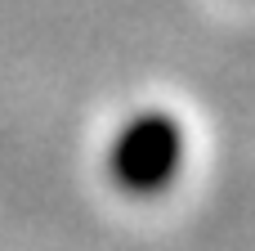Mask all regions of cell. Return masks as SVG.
I'll return each mask as SVG.
<instances>
[{"label":"cell","mask_w":255,"mask_h":251,"mask_svg":"<svg viewBox=\"0 0 255 251\" xmlns=\"http://www.w3.org/2000/svg\"><path fill=\"white\" fill-rule=\"evenodd\" d=\"M184 166V126L170 112L130 117L108 148V180L126 198H157Z\"/></svg>","instance_id":"cell-1"}]
</instances>
